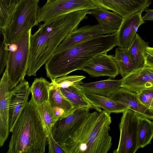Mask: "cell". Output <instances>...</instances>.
<instances>
[{
    "label": "cell",
    "mask_w": 153,
    "mask_h": 153,
    "mask_svg": "<svg viewBox=\"0 0 153 153\" xmlns=\"http://www.w3.org/2000/svg\"><path fill=\"white\" fill-rule=\"evenodd\" d=\"M57 0H47L46 4H49Z\"/></svg>",
    "instance_id": "cell-37"
},
{
    "label": "cell",
    "mask_w": 153,
    "mask_h": 153,
    "mask_svg": "<svg viewBox=\"0 0 153 153\" xmlns=\"http://www.w3.org/2000/svg\"><path fill=\"white\" fill-rule=\"evenodd\" d=\"M148 43L145 42L137 34L129 48L133 57L135 69L144 66L145 62V51Z\"/></svg>",
    "instance_id": "cell-25"
},
{
    "label": "cell",
    "mask_w": 153,
    "mask_h": 153,
    "mask_svg": "<svg viewBox=\"0 0 153 153\" xmlns=\"http://www.w3.org/2000/svg\"><path fill=\"white\" fill-rule=\"evenodd\" d=\"M37 106L44 128L48 135L51 131L53 126L58 119L48 101Z\"/></svg>",
    "instance_id": "cell-26"
},
{
    "label": "cell",
    "mask_w": 153,
    "mask_h": 153,
    "mask_svg": "<svg viewBox=\"0 0 153 153\" xmlns=\"http://www.w3.org/2000/svg\"><path fill=\"white\" fill-rule=\"evenodd\" d=\"M145 62L144 66L153 68V48L148 46L145 51Z\"/></svg>",
    "instance_id": "cell-33"
},
{
    "label": "cell",
    "mask_w": 153,
    "mask_h": 153,
    "mask_svg": "<svg viewBox=\"0 0 153 153\" xmlns=\"http://www.w3.org/2000/svg\"><path fill=\"white\" fill-rule=\"evenodd\" d=\"M108 97L123 104L141 117L153 120V111L140 101L135 92L121 87Z\"/></svg>",
    "instance_id": "cell-17"
},
{
    "label": "cell",
    "mask_w": 153,
    "mask_h": 153,
    "mask_svg": "<svg viewBox=\"0 0 153 153\" xmlns=\"http://www.w3.org/2000/svg\"><path fill=\"white\" fill-rule=\"evenodd\" d=\"M114 58L118 66L119 74L123 78L135 69L134 60L129 49L116 48Z\"/></svg>",
    "instance_id": "cell-22"
},
{
    "label": "cell",
    "mask_w": 153,
    "mask_h": 153,
    "mask_svg": "<svg viewBox=\"0 0 153 153\" xmlns=\"http://www.w3.org/2000/svg\"><path fill=\"white\" fill-rule=\"evenodd\" d=\"M105 111L90 112L61 145L65 153H107L112 144L109 134L111 123Z\"/></svg>",
    "instance_id": "cell-3"
},
{
    "label": "cell",
    "mask_w": 153,
    "mask_h": 153,
    "mask_svg": "<svg viewBox=\"0 0 153 153\" xmlns=\"http://www.w3.org/2000/svg\"><path fill=\"white\" fill-rule=\"evenodd\" d=\"M51 106L58 120L66 117L74 111L72 112H68L66 111L64 109L60 108L56 106Z\"/></svg>",
    "instance_id": "cell-34"
},
{
    "label": "cell",
    "mask_w": 153,
    "mask_h": 153,
    "mask_svg": "<svg viewBox=\"0 0 153 153\" xmlns=\"http://www.w3.org/2000/svg\"><path fill=\"white\" fill-rule=\"evenodd\" d=\"M31 93L28 82H20L13 89L10 97L9 111V131L10 132L19 114L28 102Z\"/></svg>",
    "instance_id": "cell-15"
},
{
    "label": "cell",
    "mask_w": 153,
    "mask_h": 153,
    "mask_svg": "<svg viewBox=\"0 0 153 153\" xmlns=\"http://www.w3.org/2000/svg\"><path fill=\"white\" fill-rule=\"evenodd\" d=\"M145 117H140L137 131V145L138 149L150 144L153 138V122Z\"/></svg>",
    "instance_id": "cell-24"
},
{
    "label": "cell",
    "mask_w": 153,
    "mask_h": 153,
    "mask_svg": "<svg viewBox=\"0 0 153 153\" xmlns=\"http://www.w3.org/2000/svg\"><path fill=\"white\" fill-rule=\"evenodd\" d=\"M89 11L79 10L64 14L39 25L30 37L27 73L28 76L36 75L62 42L87 18Z\"/></svg>",
    "instance_id": "cell-1"
},
{
    "label": "cell",
    "mask_w": 153,
    "mask_h": 153,
    "mask_svg": "<svg viewBox=\"0 0 153 153\" xmlns=\"http://www.w3.org/2000/svg\"><path fill=\"white\" fill-rule=\"evenodd\" d=\"M7 31L2 32L3 36V41L1 45L0 51V73H3L5 67H6L9 52V42L7 35Z\"/></svg>",
    "instance_id": "cell-30"
},
{
    "label": "cell",
    "mask_w": 153,
    "mask_h": 153,
    "mask_svg": "<svg viewBox=\"0 0 153 153\" xmlns=\"http://www.w3.org/2000/svg\"><path fill=\"white\" fill-rule=\"evenodd\" d=\"M98 8L89 0H57L39 8L37 21L39 23L44 22L72 12Z\"/></svg>",
    "instance_id": "cell-8"
},
{
    "label": "cell",
    "mask_w": 153,
    "mask_h": 153,
    "mask_svg": "<svg viewBox=\"0 0 153 153\" xmlns=\"http://www.w3.org/2000/svg\"><path fill=\"white\" fill-rule=\"evenodd\" d=\"M48 101L51 106L60 108L67 112H72L76 109L62 94L59 88L50 89Z\"/></svg>",
    "instance_id": "cell-27"
},
{
    "label": "cell",
    "mask_w": 153,
    "mask_h": 153,
    "mask_svg": "<svg viewBox=\"0 0 153 153\" xmlns=\"http://www.w3.org/2000/svg\"><path fill=\"white\" fill-rule=\"evenodd\" d=\"M140 11L123 18L117 33V45L119 48L129 49L133 43L139 26L144 21Z\"/></svg>",
    "instance_id": "cell-14"
},
{
    "label": "cell",
    "mask_w": 153,
    "mask_h": 153,
    "mask_svg": "<svg viewBox=\"0 0 153 153\" xmlns=\"http://www.w3.org/2000/svg\"><path fill=\"white\" fill-rule=\"evenodd\" d=\"M107 53L97 56L80 70L88 74L91 77L106 76L114 78L119 74V69L114 56Z\"/></svg>",
    "instance_id": "cell-12"
},
{
    "label": "cell",
    "mask_w": 153,
    "mask_h": 153,
    "mask_svg": "<svg viewBox=\"0 0 153 153\" xmlns=\"http://www.w3.org/2000/svg\"><path fill=\"white\" fill-rule=\"evenodd\" d=\"M122 79H107L95 82L82 83L76 85L84 92H90L109 97L120 87Z\"/></svg>",
    "instance_id": "cell-19"
},
{
    "label": "cell",
    "mask_w": 153,
    "mask_h": 153,
    "mask_svg": "<svg viewBox=\"0 0 153 153\" xmlns=\"http://www.w3.org/2000/svg\"><path fill=\"white\" fill-rule=\"evenodd\" d=\"M88 14L95 18L104 34L117 32L123 19L122 17L117 13L110 11L102 8L90 10Z\"/></svg>",
    "instance_id": "cell-18"
},
{
    "label": "cell",
    "mask_w": 153,
    "mask_h": 153,
    "mask_svg": "<svg viewBox=\"0 0 153 153\" xmlns=\"http://www.w3.org/2000/svg\"><path fill=\"white\" fill-rule=\"evenodd\" d=\"M48 142L49 153H65L61 145L53 138L51 131L48 134Z\"/></svg>",
    "instance_id": "cell-32"
},
{
    "label": "cell",
    "mask_w": 153,
    "mask_h": 153,
    "mask_svg": "<svg viewBox=\"0 0 153 153\" xmlns=\"http://www.w3.org/2000/svg\"><path fill=\"white\" fill-rule=\"evenodd\" d=\"M87 97L97 107L102 108L108 114L123 113L128 109L123 104L109 97L90 92H84Z\"/></svg>",
    "instance_id": "cell-21"
},
{
    "label": "cell",
    "mask_w": 153,
    "mask_h": 153,
    "mask_svg": "<svg viewBox=\"0 0 153 153\" xmlns=\"http://www.w3.org/2000/svg\"><path fill=\"white\" fill-rule=\"evenodd\" d=\"M141 117L129 109L123 112L119 123L120 137L117 149L113 153H135L138 149L137 131L138 122Z\"/></svg>",
    "instance_id": "cell-7"
},
{
    "label": "cell",
    "mask_w": 153,
    "mask_h": 153,
    "mask_svg": "<svg viewBox=\"0 0 153 153\" xmlns=\"http://www.w3.org/2000/svg\"><path fill=\"white\" fill-rule=\"evenodd\" d=\"M31 30L24 32L14 42L9 44L7 65L10 81L14 87L25 80L27 74Z\"/></svg>",
    "instance_id": "cell-5"
},
{
    "label": "cell",
    "mask_w": 153,
    "mask_h": 153,
    "mask_svg": "<svg viewBox=\"0 0 153 153\" xmlns=\"http://www.w3.org/2000/svg\"><path fill=\"white\" fill-rule=\"evenodd\" d=\"M85 78L83 76H65L53 79L50 82V89L55 88H66L80 85Z\"/></svg>",
    "instance_id": "cell-28"
},
{
    "label": "cell",
    "mask_w": 153,
    "mask_h": 153,
    "mask_svg": "<svg viewBox=\"0 0 153 153\" xmlns=\"http://www.w3.org/2000/svg\"><path fill=\"white\" fill-rule=\"evenodd\" d=\"M90 109H75L66 117L59 119L51 131L55 140L61 145L68 139L72 132L84 121L89 114Z\"/></svg>",
    "instance_id": "cell-9"
},
{
    "label": "cell",
    "mask_w": 153,
    "mask_h": 153,
    "mask_svg": "<svg viewBox=\"0 0 153 153\" xmlns=\"http://www.w3.org/2000/svg\"><path fill=\"white\" fill-rule=\"evenodd\" d=\"M15 87L12 85L10 81L7 64L0 82V147L3 145L10 132L9 123V103L13 90Z\"/></svg>",
    "instance_id": "cell-10"
},
{
    "label": "cell",
    "mask_w": 153,
    "mask_h": 153,
    "mask_svg": "<svg viewBox=\"0 0 153 153\" xmlns=\"http://www.w3.org/2000/svg\"><path fill=\"white\" fill-rule=\"evenodd\" d=\"M144 11H145L146 13L142 17L143 20L144 21L146 20L153 21V9L147 8L144 10Z\"/></svg>",
    "instance_id": "cell-36"
},
{
    "label": "cell",
    "mask_w": 153,
    "mask_h": 153,
    "mask_svg": "<svg viewBox=\"0 0 153 153\" xmlns=\"http://www.w3.org/2000/svg\"><path fill=\"white\" fill-rule=\"evenodd\" d=\"M150 109H151L152 111H153V99L152 101L150 106Z\"/></svg>",
    "instance_id": "cell-38"
},
{
    "label": "cell",
    "mask_w": 153,
    "mask_h": 153,
    "mask_svg": "<svg viewBox=\"0 0 153 153\" xmlns=\"http://www.w3.org/2000/svg\"><path fill=\"white\" fill-rule=\"evenodd\" d=\"M50 82L43 77L35 78L30 87L32 97L38 105L48 101Z\"/></svg>",
    "instance_id": "cell-23"
},
{
    "label": "cell",
    "mask_w": 153,
    "mask_h": 153,
    "mask_svg": "<svg viewBox=\"0 0 153 153\" xmlns=\"http://www.w3.org/2000/svg\"><path fill=\"white\" fill-rule=\"evenodd\" d=\"M10 132L7 153L45 152L48 135L32 97L20 111Z\"/></svg>",
    "instance_id": "cell-4"
},
{
    "label": "cell",
    "mask_w": 153,
    "mask_h": 153,
    "mask_svg": "<svg viewBox=\"0 0 153 153\" xmlns=\"http://www.w3.org/2000/svg\"><path fill=\"white\" fill-rule=\"evenodd\" d=\"M66 98L73 105L75 108H88L94 109L98 112L102 111L97 107L86 96L85 93L76 85L66 88H60Z\"/></svg>",
    "instance_id": "cell-20"
},
{
    "label": "cell",
    "mask_w": 153,
    "mask_h": 153,
    "mask_svg": "<svg viewBox=\"0 0 153 153\" xmlns=\"http://www.w3.org/2000/svg\"><path fill=\"white\" fill-rule=\"evenodd\" d=\"M16 5L7 8L0 4V29L1 32L7 31L15 9Z\"/></svg>",
    "instance_id": "cell-29"
},
{
    "label": "cell",
    "mask_w": 153,
    "mask_h": 153,
    "mask_svg": "<svg viewBox=\"0 0 153 153\" xmlns=\"http://www.w3.org/2000/svg\"><path fill=\"white\" fill-rule=\"evenodd\" d=\"M137 94L140 101L149 108L153 99V88L144 89Z\"/></svg>",
    "instance_id": "cell-31"
},
{
    "label": "cell",
    "mask_w": 153,
    "mask_h": 153,
    "mask_svg": "<svg viewBox=\"0 0 153 153\" xmlns=\"http://www.w3.org/2000/svg\"><path fill=\"white\" fill-rule=\"evenodd\" d=\"M117 45L116 32L99 36L54 53L45 64L47 76L51 80L79 70L95 56L107 53Z\"/></svg>",
    "instance_id": "cell-2"
},
{
    "label": "cell",
    "mask_w": 153,
    "mask_h": 153,
    "mask_svg": "<svg viewBox=\"0 0 153 153\" xmlns=\"http://www.w3.org/2000/svg\"><path fill=\"white\" fill-rule=\"evenodd\" d=\"M104 34L99 24L82 27L74 30L67 36L59 46L54 53L62 51Z\"/></svg>",
    "instance_id": "cell-16"
},
{
    "label": "cell",
    "mask_w": 153,
    "mask_h": 153,
    "mask_svg": "<svg viewBox=\"0 0 153 153\" xmlns=\"http://www.w3.org/2000/svg\"><path fill=\"white\" fill-rule=\"evenodd\" d=\"M121 87L137 94L144 89L153 88V68L144 66L134 69L122 79Z\"/></svg>",
    "instance_id": "cell-13"
},
{
    "label": "cell",
    "mask_w": 153,
    "mask_h": 153,
    "mask_svg": "<svg viewBox=\"0 0 153 153\" xmlns=\"http://www.w3.org/2000/svg\"><path fill=\"white\" fill-rule=\"evenodd\" d=\"M19 0H0V4L8 8L16 5Z\"/></svg>",
    "instance_id": "cell-35"
},
{
    "label": "cell",
    "mask_w": 153,
    "mask_h": 153,
    "mask_svg": "<svg viewBox=\"0 0 153 153\" xmlns=\"http://www.w3.org/2000/svg\"><path fill=\"white\" fill-rule=\"evenodd\" d=\"M98 8L115 12L123 18L148 8L152 0H89Z\"/></svg>",
    "instance_id": "cell-11"
},
{
    "label": "cell",
    "mask_w": 153,
    "mask_h": 153,
    "mask_svg": "<svg viewBox=\"0 0 153 153\" xmlns=\"http://www.w3.org/2000/svg\"><path fill=\"white\" fill-rule=\"evenodd\" d=\"M39 0H19L16 4L7 32L10 43L14 42L24 32L39 25L37 21Z\"/></svg>",
    "instance_id": "cell-6"
}]
</instances>
